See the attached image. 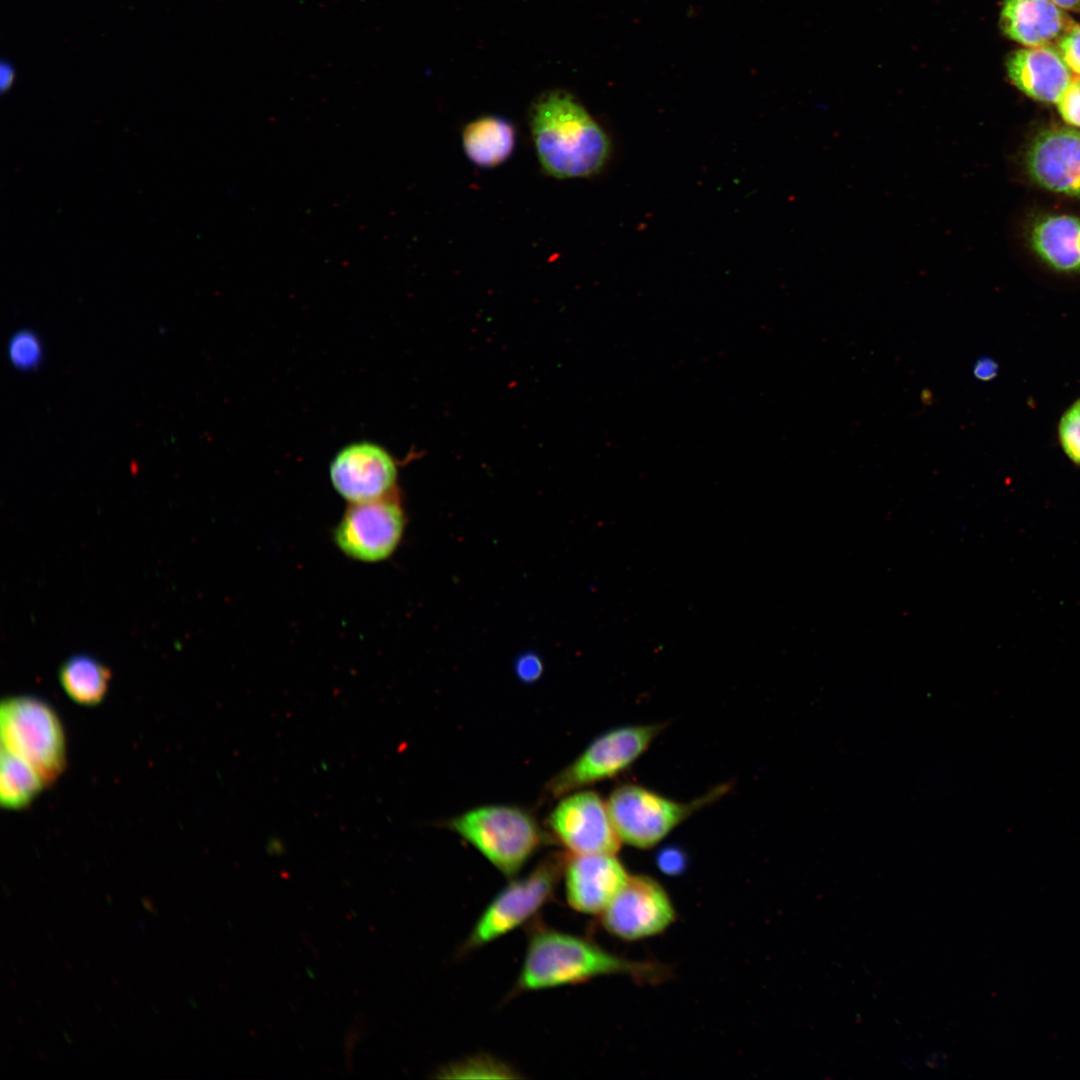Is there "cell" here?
I'll return each mask as SVG.
<instances>
[{
    "mask_svg": "<svg viewBox=\"0 0 1080 1080\" xmlns=\"http://www.w3.org/2000/svg\"><path fill=\"white\" fill-rule=\"evenodd\" d=\"M513 1070L496 1059L472 1057L447 1066L442 1073L446 1078H514Z\"/></svg>",
    "mask_w": 1080,
    "mask_h": 1080,
    "instance_id": "cell-20",
    "label": "cell"
},
{
    "mask_svg": "<svg viewBox=\"0 0 1080 1080\" xmlns=\"http://www.w3.org/2000/svg\"><path fill=\"white\" fill-rule=\"evenodd\" d=\"M515 130L512 124L498 116H484L468 123L462 133V144L467 157L484 168L503 163L515 146Z\"/></svg>",
    "mask_w": 1080,
    "mask_h": 1080,
    "instance_id": "cell-17",
    "label": "cell"
},
{
    "mask_svg": "<svg viewBox=\"0 0 1080 1080\" xmlns=\"http://www.w3.org/2000/svg\"><path fill=\"white\" fill-rule=\"evenodd\" d=\"M1 748L30 764L49 786L67 762L66 737L53 707L32 695L6 697L0 706Z\"/></svg>",
    "mask_w": 1080,
    "mask_h": 1080,
    "instance_id": "cell-4",
    "label": "cell"
},
{
    "mask_svg": "<svg viewBox=\"0 0 1080 1080\" xmlns=\"http://www.w3.org/2000/svg\"><path fill=\"white\" fill-rule=\"evenodd\" d=\"M404 526V512L393 492L381 498L350 503L335 528L334 540L348 557L378 562L395 551Z\"/></svg>",
    "mask_w": 1080,
    "mask_h": 1080,
    "instance_id": "cell-8",
    "label": "cell"
},
{
    "mask_svg": "<svg viewBox=\"0 0 1080 1080\" xmlns=\"http://www.w3.org/2000/svg\"><path fill=\"white\" fill-rule=\"evenodd\" d=\"M664 727L663 723L630 725L605 732L549 781L546 792L561 797L617 776L648 749Z\"/></svg>",
    "mask_w": 1080,
    "mask_h": 1080,
    "instance_id": "cell-7",
    "label": "cell"
},
{
    "mask_svg": "<svg viewBox=\"0 0 1080 1080\" xmlns=\"http://www.w3.org/2000/svg\"><path fill=\"white\" fill-rule=\"evenodd\" d=\"M515 672L521 681L534 682L542 675V661L534 653L522 654L515 662Z\"/></svg>",
    "mask_w": 1080,
    "mask_h": 1080,
    "instance_id": "cell-25",
    "label": "cell"
},
{
    "mask_svg": "<svg viewBox=\"0 0 1080 1080\" xmlns=\"http://www.w3.org/2000/svg\"><path fill=\"white\" fill-rule=\"evenodd\" d=\"M8 357L14 367L31 370L42 359V345L37 335L29 330L15 333L8 343Z\"/></svg>",
    "mask_w": 1080,
    "mask_h": 1080,
    "instance_id": "cell-21",
    "label": "cell"
},
{
    "mask_svg": "<svg viewBox=\"0 0 1080 1080\" xmlns=\"http://www.w3.org/2000/svg\"><path fill=\"white\" fill-rule=\"evenodd\" d=\"M1026 166L1040 186L1080 198V132L1067 128L1040 132L1027 152Z\"/></svg>",
    "mask_w": 1080,
    "mask_h": 1080,
    "instance_id": "cell-13",
    "label": "cell"
},
{
    "mask_svg": "<svg viewBox=\"0 0 1080 1080\" xmlns=\"http://www.w3.org/2000/svg\"><path fill=\"white\" fill-rule=\"evenodd\" d=\"M998 364L996 361L989 357H982L976 360L973 366V375L980 381H991L998 374Z\"/></svg>",
    "mask_w": 1080,
    "mask_h": 1080,
    "instance_id": "cell-26",
    "label": "cell"
},
{
    "mask_svg": "<svg viewBox=\"0 0 1080 1080\" xmlns=\"http://www.w3.org/2000/svg\"><path fill=\"white\" fill-rule=\"evenodd\" d=\"M683 864V856L681 855L680 851L676 849L664 850L659 858V865L666 872L672 873L679 871Z\"/></svg>",
    "mask_w": 1080,
    "mask_h": 1080,
    "instance_id": "cell-27",
    "label": "cell"
},
{
    "mask_svg": "<svg viewBox=\"0 0 1080 1080\" xmlns=\"http://www.w3.org/2000/svg\"><path fill=\"white\" fill-rule=\"evenodd\" d=\"M1011 82L1029 97L1057 103L1073 80L1055 45L1029 47L1011 53L1006 61Z\"/></svg>",
    "mask_w": 1080,
    "mask_h": 1080,
    "instance_id": "cell-14",
    "label": "cell"
},
{
    "mask_svg": "<svg viewBox=\"0 0 1080 1080\" xmlns=\"http://www.w3.org/2000/svg\"><path fill=\"white\" fill-rule=\"evenodd\" d=\"M547 824L568 854H616L621 846L607 801L594 791L566 794Z\"/></svg>",
    "mask_w": 1080,
    "mask_h": 1080,
    "instance_id": "cell-10",
    "label": "cell"
},
{
    "mask_svg": "<svg viewBox=\"0 0 1080 1080\" xmlns=\"http://www.w3.org/2000/svg\"><path fill=\"white\" fill-rule=\"evenodd\" d=\"M567 855L554 853L527 875L511 881L486 906L463 945L469 952L522 926L552 899L563 876Z\"/></svg>",
    "mask_w": 1080,
    "mask_h": 1080,
    "instance_id": "cell-6",
    "label": "cell"
},
{
    "mask_svg": "<svg viewBox=\"0 0 1080 1080\" xmlns=\"http://www.w3.org/2000/svg\"><path fill=\"white\" fill-rule=\"evenodd\" d=\"M726 791L727 786H719L693 801L678 802L642 786L626 783L611 792L607 806L621 842L649 849Z\"/></svg>",
    "mask_w": 1080,
    "mask_h": 1080,
    "instance_id": "cell-5",
    "label": "cell"
},
{
    "mask_svg": "<svg viewBox=\"0 0 1080 1080\" xmlns=\"http://www.w3.org/2000/svg\"><path fill=\"white\" fill-rule=\"evenodd\" d=\"M498 871L515 876L545 841L533 815L512 805H486L447 823Z\"/></svg>",
    "mask_w": 1080,
    "mask_h": 1080,
    "instance_id": "cell-3",
    "label": "cell"
},
{
    "mask_svg": "<svg viewBox=\"0 0 1080 1080\" xmlns=\"http://www.w3.org/2000/svg\"><path fill=\"white\" fill-rule=\"evenodd\" d=\"M599 916L609 934L625 941H638L670 927L676 919V910L657 880L647 875H630Z\"/></svg>",
    "mask_w": 1080,
    "mask_h": 1080,
    "instance_id": "cell-9",
    "label": "cell"
},
{
    "mask_svg": "<svg viewBox=\"0 0 1080 1080\" xmlns=\"http://www.w3.org/2000/svg\"><path fill=\"white\" fill-rule=\"evenodd\" d=\"M530 128L544 171L559 179L583 178L606 164L611 143L601 126L569 92L539 96L530 110Z\"/></svg>",
    "mask_w": 1080,
    "mask_h": 1080,
    "instance_id": "cell-1",
    "label": "cell"
},
{
    "mask_svg": "<svg viewBox=\"0 0 1080 1080\" xmlns=\"http://www.w3.org/2000/svg\"><path fill=\"white\" fill-rule=\"evenodd\" d=\"M1058 7L1080 12V0H1051Z\"/></svg>",
    "mask_w": 1080,
    "mask_h": 1080,
    "instance_id": "cell-29",
    "label": "cell"
},
{
    "mask_svg": "<svg viewBox=\"0 0 1080 1080\" xmlns=\"http://www.w3.org/2000/svg\"><path fill=\"white\" fill-rule=\"evenodd\" d=\"M397 463L382 446L367 441L343 447L333 458L329 474L333 487L350 503L369 501L394 492Z\"/></svg>",
    "mask_w": 1080,
    "mask_h": 1080,
    "instance_id": "cell-11",
    "label": "cell"
},
{
    "mask_svg": "<svg viewBox=\"0 0 1080 1080\" xmlns=\"http://www.w3.org/2000/svg\"><path fill=\"white\" fill-rule=\"evenodd\" d=\"M629 876L616 854H568L562 876L567 903L577 912L599 916Z\"/></svg>",
    "mask_w": 1080,
    "mask_h": 1080,
    "instance_id": "cell-12",
    "label": "cell"
},
{
    "mask_svg": "<svg viewBox=\"0 0 1080 1080\" xmlns=\"http://www.w3.org/2000/svg\"><path fill=\"white\" fill-rule=\"evenodd\" d=\"M45 787V782L30 764L1 748L0 803L4 809L28 807Z\"/></svg>",
    "mask_w": 1080,
    "mask_h": 1080,
    "instance_id": "cell-19",
    "label": "cell"
},
{
    "mask_svg": "<svg viewBox=\"0 0 1080 1080\" xmlns=\"http://www.w3.org/2000/svg\"><path fill=\"white\" fill-rule=\"evenodd\" d=\"M1076 25L1051 0H1005L1000 14L1004 34L1028 47L1056 45Z\"/></svg>",
    "mask_w": 1080,
    "mask_h": 1080,
    "instance_id": "cell-15",
    "label": "cell"
},
{
    "mask_svg": "<svg viewBox=\"0 0 1080 1080\" xmlns=\"http://www.w3.org/2000/svg\"><path fill=\"white\" fill-rule=\"evenodd\" d=\"M1058 439L1065 455L1080 466V399L1074 401L1061 416Z\"/></svg>",
    "mask_w": 1080,
    "mask_h": 1080,
    "instance_id": "cell-22",
    "label": "cell"
},
{
    "mask_svg": "<svg viewBox=\"0 0 1080 1080\" xmlns=\"http://www.w3.org/2000/svg\"><path fill=\"white\" fill-rule=\"evenodd\" d=\"M65 694L76 704L95 707L105 698L111 671L96 658L78 654L66 659L58 671Z\"/></svg>",
    "mask_w": 1080,
    "mask_h": 1080,
    "instance_id": "cell-18",
    "label": "cell"
},
{
    "mask_svg": "<svg viewBox=\"0 0 1080 1080\" xmlns=\"http://www.w3.org/2000/svg\"><path fill=\"white\" fill-rule=\"evenodd\" d=\"M1071 71L1080 77V25H1076L1057 44Z\"/></svg>",
    "mask_w": 1080,
    "mask_h": 1080,
    "instance_id": "cell-24",
    "label": "cell"
},
{
    "mask_svg": "<svg viewBox=\"0 0 1080 1080\" xmlns=\"http://www.w3.org/2000/svg\"><path fill=\"white\" fill-rule=\"evenodd\" d=\"M618 974L652 981L663 978L665 969L655 963L625 959L585 937L537 927L528 938L514 992L539 991Z\"/></svg>",
    "mask_w": 1080,
    "mask_h": 1080,
    "instance_id": "cell-2",
    "label": "cell"
},
{
    "mask_svg": "<svg viewBox=\"0 0 1080 1080\" xmlns=\"http://www.w3.org/2000/svg\"><path fill=\"white\" fill-rule=\"evenodd\" d=\"M0 72V88L4 92L13 84L15 73L13 67L4 62L1 64Z\"/></svg>",
    "mask_w": 1080,
    "mask_h": 1080,
    "instance_id": "cell-28",
    "label": "cell"
},
{
    "mask_svg": "<svg viewBox=\"0 0 1080 1080\" xmlns=\"http://www.w3.org/2000/svg\"><path fill=\"white\" fill-rule=\"evenodd\" d=\"M1058 110L1063 119L1076 127H1080V77H1074L1071 84L1057 102Z\"/></svg>",
    "mask_w": 1080,
    "mask_h": 1080,
    "instance_id": "cell-23",
    "label": "cell"
},
{
    "mask_svg": "<svg viewBox=\"0 0 1080 1080\" xmlns=\"http://www.w3.org/2000/svg\"><path fill=\"white\" fill-rule=\"evenodd\" d=\"M1031 242L1037 255L1052 268L1080 271V218L1048 216L1034 226Z\"/></svg>",
    "mask_w": 1080,
    "mask_h": 1080,
    "instance_id": "cell-16",
    "label": "cell"
}]
</instances>
